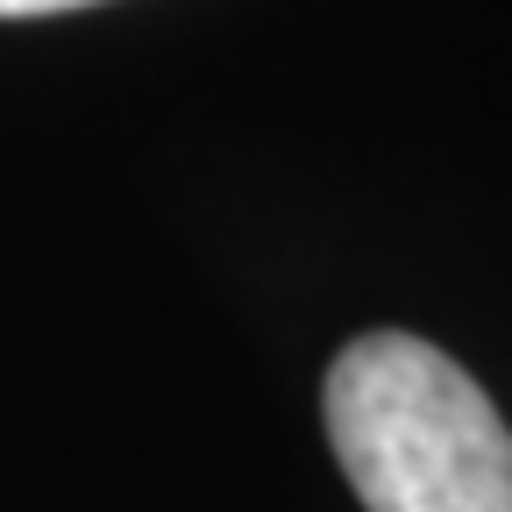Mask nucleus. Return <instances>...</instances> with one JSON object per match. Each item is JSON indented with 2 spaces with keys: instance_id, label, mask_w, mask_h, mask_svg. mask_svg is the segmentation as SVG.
Returning a JSON list of instances; mask_svg holds the SVG:
<instances>
[{
  "instance_id": "1",
  "label": "nucleus",
  "mask_w": 512,
  "mask_h": 512,
  "mask_svg": "<svg viewBox=\"0 0 512 512\" xmlns=\"http://www.w3.org/2000/svg\"><path fill=\"white\" fill-rule=\"evenodd\" d=\"M320 413L363 512H512V427L434 342L356 335L328 363Z\"/></svg>"
},
{
  "instance_id": "2",
  "label": "nucleus",
  "mask_w": 512,
  "mask_h": 512,
  "mask_svg": "<svg viewBox=\"0 0 512 512\" xmlns=\"http://www.w3.org/2000/svg\"><path fill=\"white\" fill-rule=\"evenodd\" d=\"M93 8V0H0V22H36V15H72Z\"/></svg>"
}]
</instances>
